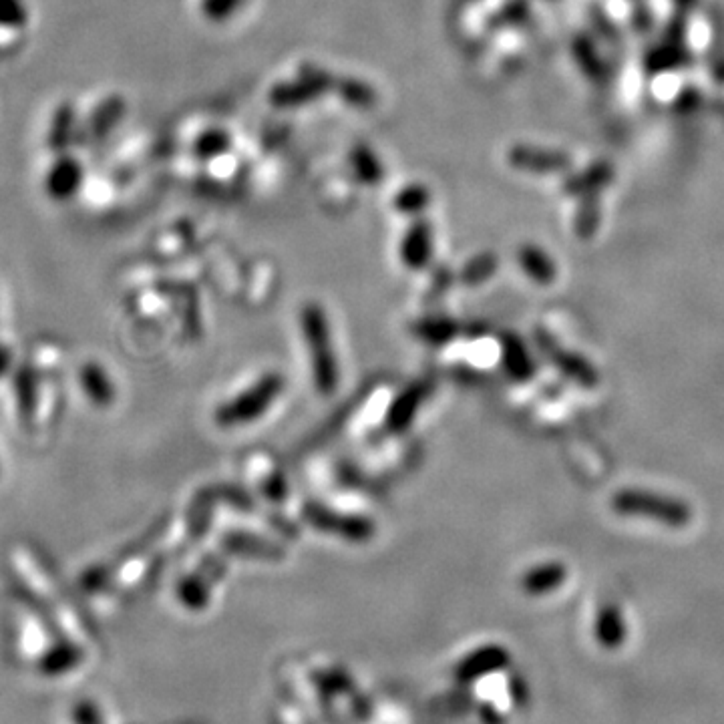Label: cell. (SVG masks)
<instances>
[{
  "mask_svg": "<svg viewBox=\"0 0 724 724\" xmlns=\"http://www.w3.org/2000/svg\"><path fill=\"white\" fill-rule=\"evenodd\" d=\"M300 328L304 344L310 352V367L314 387L320 395H332L338 387V362L332 346L328 316L322 306L306 304L300 312Z\"/></svg>",
  "mask_w": 724,
  "mask_h": 724,
  "instance_id": "1",
  "label": "cell"
},
{
  "mask_svg": "<svg viewBox=\"0 0 724 724\" xmlns=\"http://www.w3.org/2000/svg\"><path fill=\"white\" fill-rule=\"evenodd\" d=\"M612 507L620 515L646 517L670 527H684L692 519V511L684 501L642 489L618 491L612 499Z\"/></svg>",
  "mask_w": 724,
  "mask_h": 724,
  "instance_id": "2",
  "label": "cell"
},
{
  "mask_svg": "<svg viewBox=\"0 0 724 724\" xmlns=\"http://www.w3.org/2000/svg\"><path fill=\"white\" fill-rule=\"evenodd\" d=\"M284 377L270 373L254 383L248 391L236 395L216 411V421L222 427H240L258 421L282 395Z\"/></svg>",
  "mask_w": 724,
  "mask_h": 724,
  "instance_id": "3",
  "label": "cell"
},
{
  "mask_svg": "<svg viewBox=\"0 0 724 724\" xmlns=\"http://www.w3.org/2000/svg\"><path fill=\"white\" fill-rule=\"evenodd\" d=\"M539 346L548 352V356L552 358L554 365H556L566 377H570L572 381L584 385L586 389H592V387L598 385L600 377H598L596 369L590 365V362H588L584 356H580V354H576V352H570V350L558 346V342L552 340L550 334H541V336H539Z\"/></svg>",
  "mask_w": 724,
  "mask_h": 724,
  "instance_id": "4",
  "label": "cell"
},
{
  "mask_svg": "<svg viewBox=\"0 0 724 724\" xmlns=\"http://www.w3.org/2000/svg\"><path fill=\"white\" fill-rule=\"evenodd\" d=\"M306 517L316 527L326 529L328 533L342 535L346 539L362 541V539H367V537L373 535V523L369 519L334 513V511H330L326 507H320V505H308L306 507Z\"/></svg>",
  "mask_w": 724,
  "mask_h": 724,
  "instance_id": "5",
  "label": "cell"
},
{
  "mask_svg": "<svg viewBox=\"0 0 724 724\" xmlns=\"http://www.w3.org/2000/svg\"><path fill=\"white\" fill-rule=\"evenodd\" d=\"M427 397V385L423 383H415L409 389H405L391 405L389 413H387V427L393 433L405 431L413 421L415 415L419 413L421 403Z\"/></svg>",
  "mask_w": 724,
  "mask_h": 724,
  "instance_id": "6",
  "label": "cell"
},
{
  "mask_svg": "<svg viewBox=\"0 0 724 724\" xmlns=\"http://www.w3.org/2000/svg\"><path fill=\"white\" fill-rule=\"evenodd\" d=\"M501 352H503V367L515 381H527L535 375L533 358L529 356L525 344L519 340V336L505 334L501 338Z\"/></svg>",
  "mask_w": 724,
  "mask_h": 724,
  "instance_id": "7",
  "label": "cell"
},
{
  "mask_svg": "<svg viewBox=\"0 0 724 724\" xmlns=\"http://www.w3.org/2000/svg\"><path fill=\"white\" fill-rule=\"evenodd\" d=\"M566 578H568L566 566H562L560 562H550L529 570L523 576L521 586L529 596H541L558 590L566 582Z\"/></svg>",
  "mask_w": 724,
  "mask_h": 724,
  "instance_id": "8",
  "label": "cell"
},
{
  "mask_svg": "<svg viewBox=\"0 0 724 724\" xmlns=\"http://www.w3.org/2000/svg\"><path fill=\"white\" fill-rule=\"evenodd\" d=\"M594 636L606 650H618L626 642V624L618 606H604L594 624Z\"/></svg>",
  "mask_w": 724,
  "mask_h": 724,
  "instance_id": "9",
  "label": "cell"
},
{
  "mask_svg": "<svg viewBox=\"0 0 724 724\" xmlns=\"http://www.w3.org/2000/svg\"><path fill=\"white\" fill-rule=\"evenodd\" d=\"M81 181V169L75 163V159H61L47 177V192L57 198V200H65L69 198Z\"/></svg>",
  "mask_w": 724,
  "mask_h": 724,
  "instance_id": "10",
  "label": "cell"
},
{
  "mask_svg": "<svg viewBox=\"0 0 724 724\" xmlns=\"http://www.w3.org/2000/svg\"><path fill=\"white\" fill-rule=\"evenodd\" d=\"M83 385H85V391L87 395L99 403V405H107L111 399H113V389H111V383L107 379V375L103 373L101 367H95V365H89L83 369Z\"/></svg>",
  "mask_w": 724,
  "mask_h": 724,
  "instance_id": "11",
  "label": "cell"
},
{
  "mask_svg": "<svg viewBox=\"0 0 724 724\" xmlns=\"http://www.w3.org/2000/svg\"><path fill=\"white\" fill-rule=\"evenodd\" d=\"M417 334L429 344H445V342L453 340V336L457 334V324L447 318L423 320L417 326Z\"/></svg>",
  "mask_w": 724,
  "mask_h": 724,
  "instance_id": "12",
  "label": "cell"
},
{
  "mask_svg": "<svg viewBox=\"0 0 724 724\" xmlns=\"http://www.w3.org/2000/svg\"><path fill=\"white\" fill-rule=\"evenodd\" d=\"M71 127H73V111L69 105L61 107L53 119V131L49 137V145L53 151H63L69 143L71 137Z\"/></svg>",
  "mask_w": 724,
  "mask_h": 724,
  "instance_id": "13",
  "label": "cell"
},
{
  "mask_svg": "<svg viewBox=\"0 0 724 724\" xmlns=\"http://www.w3.org/2000/svg\"><path fill=\"white\" fill-rule=\"evenodd\" d=\"M523 266H525L527 274H529L533 280H537L539 284H550V282H554V278H556L554 266H552L546 258L539 256L537 252H533V250H529V252L523 254Z\"/></svg>",
  "mask_w": 724,
  "mask_h": 724,
  "instance_id": "14",
  "label": "cell"
},
{
  "mask_svg": "<svg viewBox=\"0 0 724 724\" xmlns=\"http://www.w3.org/2000/svg\"><path fill=\"white\" fill-rule=\"evenodd\" d=\"M427 258H429V238L423 230H417L409 236L405 244V262L411 268H421L425 266Z\"/></svg>",
  "mask_w": 724,
  "mask_h": 724,
  "instance_id": "15",
  "label": "cell"
},
{
  "mask_svg": "<svg viewBox=\"0 0 724 724\" xmlns=\"http://www.w3.org/2000/svg\"><path fill=\"white\" fill-rule=\"evenodd\" d=\"M27 23V7L23 0H0V27L21 29Z\"/></svg>",
  "mask_w": 724,
  "mask_h": 724,
  "instance_id": "16",
  "label": "cell"
}]
</instances>
